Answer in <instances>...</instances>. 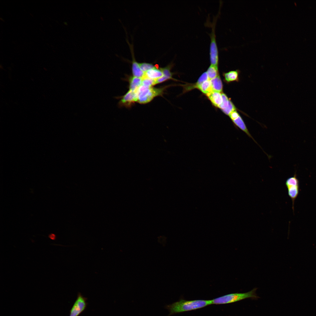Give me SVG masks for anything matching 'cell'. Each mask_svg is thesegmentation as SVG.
<instances>
[{
	"instance_id": "obj_1",
	"label": "cell",
	"mask_w": 316,
	"mask_h": 316,
	"mask_svg": "<svg viewBox=\"0 0 316 316\" xmlns=\"http://www.w3.org/2000/svg\"><path fill=\"white\" fill-rule=\"evenodd\" d=\"M211 304V300H186L181 299L167 305L166 308L170 312L168 316H170L177 313L200 309Z\"/></svg>"
},
{
	"instance_id": "obj_2",
	"label": "cell",
	"mask_w": 316,
	"mask_h": 316,
	"mask_svg": "<svg viewBox=\"0 0 316 316\" xmlns=\"http://www.w3.org/2000/svg\"><path fill=\"white\" fill-rule=\"evenodd\" d=\"M257 288H254L246 293H235L226 295L211 300L212 304H223L232 303L245 299H253L259 298L256 293Z\"/></svg>"
},
{
	"instance_id": "obj_3",
	"label": "cell",
	"mask_w": 316,
	"mask_h": 316,
	"mask_svg": "<svg viewBox=\"0 0 316 316\" xmlns=\"http://www.w3.org/2000/svg\"><path fill=\"white\" fill-rule=\"evenodd\" d=\"M163 89L147 87L141 85L136 91L138 95L137 102L140 104H145L151 101L155 97L160 95Z\"/></svg>"
},
{
	"instance_id": "obj_4",
	"label": "cell",
	"mask_w": 316,
	"mask_h": 316,
	"mask_svg": "<svg viewBox=\"0 0 316 316\" xmlns=\"http://www.w3.org/2000/svg\"><path fill=\"white\" fill-rule=\"evenodd\" d=\"M217 17V16H216L214 19L212 23L210 25L212 30L211 32L209 34L211 40L209 49L211 65L217 67L218 66L219 55L216 40L215 28Z\"/></svg>"
},
{
	"instance_id": "obj_5",
	"label": "cell",
	"mask_w": 316,
	"mask_h": 316,
	"mask_svg": "<svg viewBox=\"0 0 316 316\" xmlns=\"http://www.w3.org/2000/svg\"><path fill=\"white\" fill-rule=\"evenodd\" d=\"M86 306V303L84 298L79 293L70 310L69 316H78L84 310Z\"/></svg>"
},
{
	"instance_id": "obj_6",
	"label": "cell",
	"mask_w": 316,
	"mask_h": 316,
	"mask_svg": "<svg viewBox=\"0 0 316 316\" xmlns=\"http://www.w3.org/2000/svg\"><path fill=\"white\" fill-rule=\"evenodd\" d=\"M138 95L136 91L129 90L123 96L118 103L119 107H129L135 102L137 101Z\"/></svg>"
},
{
	"instance_id": "obj_7",
	"label": "cell",
	"mask_w": 316,
	"mask_h": 316,
	"mask_svg": "<svg viewBox=\"0 0 316 316\" xmlns=\"http://www.w3.org/2000/svg\"><path fill=\"white\" fill-rule=\"evenodd\" d=\"M131 53L132 61V71L134 76L142 78L144 76L145 73L141 70L139 63L135 60L133 46L128 43Z\"/></svg>"
},
{
	"instance_id": "obj_8",
	"label": "cell",
	"mask_w": 316,
	"mask_h": 316,
	"mask_svg": "<svg viewBox=\"0 0 316 316\" xmlns=\"http://www.w3.org/2000/svg\"><path fill=\"white\" fill-rule=\"evenodd\" d=\"M206 95L214 106L219 108L222 102L221 94L220 92L213 91Z\"/></svg>"
},
{
	"instance_id": "obj_9",
	"label": "cell",
	"mask_w": 316,
	"mask_h": 316,
	"mask_svg": "<svg viewBox=\"0 0 316 316\" xmlns=\"http://www.w3.org/2000/svg\"><path fill=\"white\" fill-rule=\"evenodd\" d=\"M232 121L237 127L244 132L248 136L252 138L257 144L249 133L245 123L240 115Z\"/></svg>"
},
{
	"instance_id": "obj_10",
	"label": "cell",
	"mask_w": 316,
	"mask_h": 316,
	"mask_svg": "<svg viewBox=\"0 0 316 316\" xmlns=\"http://www.w3.org/2000/svg\"><path fill=\"white\" fill-rule=\"evenodd\" d=\"M240 73V71L239 70H236L224 73L223 75L225 81L227 83L234 81L238 82L239 80V76Z\"/></svg>"
},
{
	"instance_id": "obj_11",
	"label": "cell",
	"mask_w": 316,
	"mask_h": 316,
	"mask_svg": "<svg viewBox=\"0 0 316 316\" xmlns=\"http://www.w3.org/2000/svg\"><path fill=\"white\" fill-rule=\"evenodd\" d=\"M163 76V74L161 70L155 67L145 72L144 76L143 78L145 77L156 80Z\"/></svg>"
},
{
	"instance_id": "obj_12",
	"label": "cell",
	"mask_w": 316,
	"mask_h": 316,
	"mask_svg": "<svg viewBox=\"0 0 316 316\" xmlns=\"http://www.w3.org/2000/svg\"><path fill=\"white\" fill-rule=\"evenodd\" d=\"M288 194L292 202V209L294 211V204L295 199L297 197L299 193V186H293L286 187Z\"/></svg>"
},
{
	"instance_id": "obj_13",
	"label": "cell",
	"mask_w": 316,
	"mask_h": 316,
	"mask_svg": "<svg viewBox=\"0 0 316 316\" xmlns=\"http://www.w3.org/2000/svg\"><path fill=\"white\" fill-rule=\"evenodd\" d=\"M142 82V78L135 76L131 77L129 79V90L135 91L141 85Z\"/></svg>"
},
{
	"instance_id": "obj_14",
	"label": "cell",
	"mask_w": 316,
	"mask_h": 316,
	"mask_svg": "<svg viewBox=\"0 0 316 316\" xmlns=\"http://www.w3.org/2000/svg\"><path fill=\"white\" fill-rule=\"evenodd\" d=\"M213 91L220 92L222 91L223 85L220 76L216 77L210 80Z\"/></svg>"
},
{
	"instance_id": "obj_15",
	"label": "cell",
	"mask_w": 316,
	"mask_h": 316,
	"mask_svg": "<svg viewBox=\"0 0 316 316\" xmlns=\"http://www.w3.org/2000/svg\"><path fill=\"white\" fill-rule=\"evenodd\" d=\"M197 89L206 95L213 91L210 81L209 80L203 82Z\"/></svg>"
},
{
	"instance_id": "obj_16",
	"label": "cell",
	"mask_w": 316,
	"mask_h": 316,
	"mask_svg": "<svg viewBox=\"0 0 316 316\" xmlns=\"http://www.w3.org/2000/svg\"><path fill=\"white\" fill-rule=\"evenodd\" d=\"M206 72L209 80H210L218 76V67L211 65Z\"/></svg>"
},
{
	"instance_id": "obj_17",
	"label": "cell",
	"mask_w": 316,
	"mask_h": 316,
	"mask_svg": "<svg viewBox=\"0 0 316 316\" xmlns=\"http://www.w3.org/2000/svg\"><path fill=\"white\" fill-rule=\"evenodd\" d=\"M285 185L286 187L293 186H299V181L296 174L293 176L290 177L286 180Z\"/></svg>"
},
{
	"instance_id": "obj_18",
	"label": "cell",
	"mask_w": 316,
	"mask_h": 316,
	"mask_svg": "<svg viewBox=\"0 0 316 316\" xmlns=\"http://www.w3.org/2000/svg\"><path fill=\"white\" fill-rule=\"evenodd\" d=\"M172 66L173 65L171 64L165 67L160 68L163 73V75L169 79H173L172 74L171 72V69Z\"/></svg>"
},
{
	"instance_id": "obj_19",
	"label": "cell",
	"mask_w": 316,
	"mask_h": 316,
	"mask_svg": "<svg viewBox=\"0 0 316 316\" xmlns=\"http://www.w3.org/2000/svg\"><path fill=\"white\" fill-rule=\"evenodd\" d=\"M209 80L207 72L203 73L200 77L197 83L193 85L194 88H197L203 82Z\"/></svg>"
},
{
	"instance_id": "obj_20",
	"label": "cell",
	"mask_w": 316,
	"mask_h": 316,
	"mask_svg": "<svg viewBox=\"0 0 316 316\" xmlns=\"http://www.w3.org/2000/svg\"><path fill=\"white\" fill-rule=\"evenodd\" d=\"M221 95L222 98V102L219 108L222 110L226 108L228 106L231 100L225 94L222 93H221Z\"/></svg>"
},
{
	"instance_id": "obj_21",
	"label": "cell",
	"mask_w": 316,
	"mask_h": 316,
	"mask_svg": "<svg viewBox=\"0 0 316 316\" xmlns=\"http://www.w3.org/2000/svg\"><path fill=\"white\" fill-rule=\"evenodd\" d=\"M141 70L145 73L147 71L155 68L152 64L146 63H139Z\"/></svg>"
},
{
	"instance_id": "obj_22",
	"label": "cell",
	"mask_w": 316,
	"mask_h": 316,
	"mask_svg": "<svg viewBox=\"0 0 316 316\" xmlns=\"http://www.w3.org/2000/svg\"><path fill=\"white\" fill-rule=\"evenodd\" d=\"M155 80L144 77L142 78L141 85L147 87H151L152 85H155Z\"/></svg>"
},
{
	"instance_id": "obj_23",
	"label": "cell",
	"mask_w": 316,
	"mask_h": 316,
	"mask_svg": "<svg viewBox=\"0 0 316 316\" xmlns=\"http://www.w3.org/2000/svg\"><path fill=\"white\" fill-rule=\"evenodd\" d=\"M49 237L51 239L53 240H55L56 238V236L55 234H51L49 235Z\"/></svg>"
}]
</instances>
